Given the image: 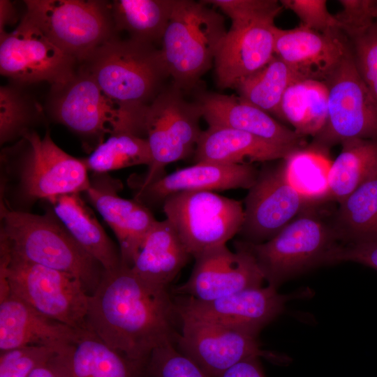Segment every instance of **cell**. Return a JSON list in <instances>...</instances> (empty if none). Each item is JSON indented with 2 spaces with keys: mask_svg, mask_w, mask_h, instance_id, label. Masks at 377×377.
Listing matches in <instances>:
<instances>
[{
  "mask_svg": "<svg viewBox=\"0 0 377 377\" xmlns=\"http://www.w3.org/2000/svg\"><path fill=\"white\" fill-rule=\"evenodd\" d=\"M51 360L61 377H148V360L128 356L87 328L80 329L77 339Z\"/></svg>",
  "mask_w": 377,
  "mask_h": 377,
  "instance_id": "cell-23",
  "label": "cell"
},
{
  "mask_svg": "<svg viewBox=\"0 0 377 377\" xmlns=\"http://www.w3.org/2000/svg\"><path fill=\"white\" fill-rule=\"evenodd\" d=\"M223 15L201 1L175 0L160 48L172 82L193 89L226 35Z\"/></svg>",
  "mask_w": 377,
  "mask_h": 377,
  "instance_id": "cell-5",
  "label": "cell"
},
{
  "mask_svg": "<svg viewBox=\"0 0 377 377\" xmlns=\"http://www.w3.org/2000/svg\"><path fill=\"white\" fill-rule=\"evenodd\" d=\"M191 256L168 219L156 221L131 267L142 280L156 288L168 289Z\"/></svg>",
  "mask_w": 377,
  "mask_h": 377,
  "instance_id": "cell-26",
  "label": "cell"
},
{
  "mask_svg": "<svg viewBox=\"0 0 377 377\" xmlns=\"http://www.w3.org/2000/svg\"><path fill=\"white\" fill-rule=\"evenodd\" d=\"M147 369L148 377H209L172 342L152 350Z\"/></svg>",
  "mask_w": 377,
  "mask_h": 377,
  "instance_id": "cell-37",
  "label": "cell"
},
{
  "mask_svg": "<svg viewBox=\"0 0 377 377\" xmlns=\"http://www.w3.org/2000/svg\"><path fill=\"white\" fill-rule=\"evenodd\" d=\"M325 151L311 145L295 149L282 159L288 184L313 205L330 200L332 161Z\"/></svg>",
  "mask_w": 377,
  "mask_h": 377,
  "instance_id": "cell-32",
  "label": "cell"
},
{
  "mask_svg": "<svg viewBox=\"0 0 377 377\" xmlns=\"http://www.w3.org/2000/svg\"><path fill=\"white\" fill-rule=\"evenodd\" d=\"M24 15L77 64L116 36L110 3L98 0H27Z\"/></svg>",
  "mask_w": 377,
  "mask_h": 377,
  "instance_id": "cell-9",
  "label": "cell"
},
{
  "mask_svg": "<svg viewBox=\"0 0 377 377\" xmlns=\"http://www.w3.org/2000/svg\"><path fill=\"white\" fill-rule=\"evenodd\" d=\"M82 159L89 171L106 174L134 165L149 167L152 156L146 139L128 133H116L110 135L88 157Z\"/></svg>",
  "mask_w": 377,
  "mask_h": 377,
  "instance_id": "cell-34",
  "label": "cell"
},
{
  "mask_svg": "<svg viewBox=\"0 0 377 377\" xmlns=\"http://www.w3.org/2000/svg\"><path fill=\"white\" fill-rule=\"evenodd\" d=\"M295 149H297L279 145L245 131L208 126L200 133L194 151V161L195 163L251 164L283 159Z\"/></svg>",
  "mask_w": 377,
  "mask_h": 377,
  "instance_id": "cell-25",
  "label": "cell"
},
{
  "mask_svg": "<svg viewBox=\"0 0 377 377\" xmlns=\"http://www.w3.org/2000/svg\"><path fill=\"white\" fill-rule=\"evenodd\" d=\"M348 261L377 270V242L339 244L329 254L327 264Z\"/></svg>",
  "mask_w": 377,
  "mask_h": 377,
  "instance_id": "cell-42",
  "label": "cell"
},
{
  "mask_svg": "<svg viewBox=\"0 0 377 377\" xmlns=\"http://www.w3.org/2000/svg\"><path fill=\"white\" fill-rule=\"evenodd\" d=\"M235 251L221 245L196 256L189 279L173 290L200 302H209L262 287L265 277L251 252L239 240Z\"/></svg>",
  "mask_w": 377,
  "mask_h": 377,
  "instance_id": "cell-16",
  "label": "cell"
},
{
  "mask_svg": "<svg viewBox=\"0 0 377 377\" xmlns=\"http://www.w3.org/2000/svg\"><path fill=\"white\" fill-rule=\"evenodd\" d=\"M324 82L328 92L327 121L311 145L328 151L348 140H377V102L357 71L350 47Z\"/></svg>",
  "mask_w": 377,
  "mask_h": 377,
  "instance_id": "cell-12",
  "label": "cell"
},
{
  "mask_svg": "<svg viewBox=\"0 0 377 377\" xmlns=\"http://www.w3.org/2000/svg\"><path fill=\"white\" fill-rule=\"evenodd\" d=\"M304 79L290 66L274 56L263 68L241 79L235 88L240 97L280 119V105L286 89Z\"/></svg>",
  "mask_w": 377,
  "mask_h": 377,
  "instance_id": "cell-33",
  "label": "cell"
},
{
  "mask_svg": "<svg viewBox=\"0 0 377 377\" xmlns=\"http://www.w3.org/2000/svg\"><path fill=\"white\" fill-rule=\"evenodd\" d=\"M16 13L12 3L6 0L0 1V34L5 32V27L15 22Z\"/></svg>",
  "mask_w": 377,
  "mask_h": 377,
  "instance_id": "cell-44",
  "label": "cell"
},
{
  "mask_svg": "<svg viewBox=\"0 0 377 377\" xmlns=\"http://www.w3.org/2000/svg\"><path fill=\"white\" fill-rule=\"evenodd\" d=\"M258 172L250 163H195L165 175L146 186L134 188L136 189L134 200L149 209L162 205L168 197L181 192L249 189Z\"/></svg>",
  "mask_w": 377,
  "mask_h": 377,
  "instance_id": "cell-19",
  "label": "cell"
},
{
  "mask_svg": "<svg viewBox=\"0 0 377 377\" xmlns=\"http://www.w3.org/2000/svg\"><path fill=\"white\" fill-rule=\"evenodd\" d=\"M77 64L24 17L14 31L0 34V73L14 83H64Z\"/></svg>",
  "mask_w": 377,
  "mask_h": 377,
  "instance_id": "cell-13",
  "label": "cell"
},
{
  "mask_svg": "<svg viewBox=\"0 0 377 377\" xmlns=\"http://www.w3.org/2000/svg\"><path fill=\"white\" fill-rule=\"evenodd\" d=\"M1 161V183L13 179L20 211L38 200L84 193L91 185L83 159L58 147L49 131L43 137L34 131L26 133L17 144L2 151Z\"/></svg>",
  "mask_w": 377,
  "mask_h": 377,
  "instance_id": "cell-4",
  "label": "cell"
},
{
  "mask_svg": "<svg viewBox=\"0 0 377 377\" xmlns=\"http://www.w3.org/2000/svg\"><path fill=\"white\" fill-rule=\"evenodd\" d=\"M175 302L168 289L153 286L128 266L105 270L89 295L86 327L110 347L147 360L156 348L175 342Z\"/></svg>",
  "mask_w": 377,
  "mask_h": 377,
  "instance_id": "cell-1",
  "label": "cell"
},
{
  "mask_svg": "<svg viewBox=\"0 0 377 377\" xmlns=\"http://www.w3.org/2000/svg\"><path fill=\"white\" fill-rule=\"evenodd\" d=\"M174 83L165 86L147 108L138 136L148 142L152 161L142 177H133V188L146 186L165 175V167L194 153L202 132L199 104L184 98Z\"/></svg>",
  "mask_w": 377,
  "mask_h": 377,
  "instance_id": "cell-7",
  "label": "cell"
},
{
  "mask_svg": "<svg viewBox=\"0 0 377 377\" xmlns=\"http://www.w3.org/2000/svg\"><path fill=\"white\" fill-rule=\"evenodd\" d=\"M259 357L246 358L225 371L220 377H265Z\"/></svg>",
  "mask_w": 377,
  "mask_h": 377,
  "instance_id": "cell-43",
  "label": "cell"
},
{
  "mask_svg": "<svg viewBox=\"0 0 377 377\" xmlns=\"http://www.w3.org/2000/svg\"><path fill=\"white\" fill-rule=\"evenodd\" d=\"M283 8L290 10L300 19V25L325 34H343L335 15L325 0H281Z\"/></svg>",
  "mask_w": 377,
  "mask_h": 377,
  "instance_id": "cell-40",
  "label": "cell"
},
{
  "mask_svg": "<svg viewBox=\"0 0 377 377\" xmlns=\"http://www.w3.org/2000/svg\"><path fill=\"white\" fill-rule=\"evenodd\" d=\"M357 71L377 102V24L348 38Z\"/></svg>",
  "mask_w": 377,
  "mask_h": 377,
  "instance_id": "cell-36",
  "label": "cell"
},
{
  "mask_svg": "<svg viewBox=\"0 0 377 377\" xmlns=\"http://www.w3.org/2000/svg\"><path fill=\"white\" fill-rule=\"evenodd\" d=\"M349 51L343 34H325L301 25L275 30L274 54L304 79L324 82Z\"/></svg>",
  "mask_w": 377,
  "mask_h": 377,
  "instance_id": "cell-21",
  "label": "cell"
},
{
  "mask_svg": "<svg viewBox=\"0 0 377 377\" xmlns=\"http://www.w3.org/2000/svg\"><path fill=\"white\" fill-rule=\"evenodd\" d=\"M276 28L274 22L231 24L214 61L219 88H235L273 58Z\"/></svg>",
  "mask_w": 377,
  "mask_h": 377,
  "instance_id": "cell-20",
  "label": "cell"
},
{
  "mask_svg": "<svg viewBox=\"0 0 377 377\" xmlns=\"http://www.w3.org/2000/svg\"><path fill=\"white\" fill-rule=\"evenodd\" d=\"M8 293L50 318L75 329L87 328L89 295L78 278L11 256L3 247L0 250V297Z\"/></svg>",
  "mask_w": 377,
  "mask_h": 377,
  "instance_id": "cell-6",
  "label": "cell"
},
{
  "mask_svg": "<svg viewBox=\"0 0 377 377\" xmlns=\"http://www.w3.org/2000/svg\"><path fill=\"white\" fill-rule=\"evenodd\" d=\"M339 2L341 10L335 16L341 32L347 38L375 22V0H340Z\"/></svg>",
  "mask_w": 377,
  "mask_h": 377,
  "instance_id": "cell-41",
  "label": "cell"
},
{
  "mask_svg": "<svg viewBox=\"0 0 377 377\" xmlns=\"http://www.w3.org/2000/svg\"><path fill=\"white\" fill-rule=\"evenodd\" d=\"M206 4L220 8L232 24L274 22L283 6L276 0H203Z\"/></svg>",
  "mask_w": 377,
  "mask_h": 377,
  "instance_id": "cell-38",
  "label": "cell"
},
{
  "mask_svg": "<svg viewBox=\"0 0 377 377\" xmlns=\"http://www.w3.org/2000/svg\"><path fill=\"white\" fill-rule=\"evenodd\" d=\"M84 193L114 232L119 243L121 263L131 267L135 255L156 222L150 209L135 200L118 195L120 181L105 174H94Z\"/></svg>",
  "mask_w": 377,
  "mask_h": 377,
  "instance_id": "cell-18",
  "label": "cell"
},
{
  "mask_svg": "<svg viewBox=\"0 0 377 377\" xmlns=\"http://www.w3.org/2000/svg\"><path fill=\"white\" fill-rule=\"evenodd\" d=\"M47 110L53 120L80 138L89 153L104 142L106 135H134L133 117L108 98L80 67L66 82L52 85Z\"/></svg>",
  "mask_w": 377,
  "mask_h": 377,
  "instance_id": "cell-8",
  "label": "cell"
},
{
  "mask_svg": "<svg viewBox=\"0 0 377 377\" xmlns=\"http://www.w3.org/2000/svg\"><path fill=\"white\" fill-rule=\"evenodd\" d=\"M181 331L178 350L209 377H220L228 369L253 356H266L256 334L194 317L178 314Z\"/></svg>",
  "mask_w": 377,
  "mask_h": 377,
  "instance_id": "cell-15",
  "label": "cell"
},
{
  "mask_svg": "<svg viewBox=\"0 0 377 377\" xmlns=\"http://www.w3.org/2000/svg\"><path fill=\"white\" fill-rule=\"evenodd\" d=\"M81 193L59 195L47 201L75 240L105 270L121 265L119 249L109 238Z\"/></svg>",
  "mask_w": 377,
  "mask_h": 377,
  "instance_id": "cell-27",
  "label": "cell"
},
{
  "mask_svg": "<svg viewBox=\"0 0 377 377\" xmlns=\"http://www.w3.org/2000/svg\"><path fill=\"white\" fill-rule=\"evenodd\" d=\"M57 350L41 346H27L0 352V377H29L38 366Z\"/></svg>",
  "mask_w": 377,
  "mask_h": 377,
  "instance_id": "cell-39",
  "label": "cell"
},
{
  "mask_svg": "<svg viewBox=\"0 0 377 377\" xmlns=\"http://www.w3.org/2000/svg\"><path fill=\"white\" fill-rule=\"evenodd\" d=\"M80 68L108 98L133 117L137 136L147 108L170 77L160 48L118 37L98 47Z\"/></svg>",
  "mask_w": 377,
  "mask_h": 377,
  "instance_id": "cell-2",
  "label": "cell"
},
{
  "mask_svg": "<svg viewBox=\"0 0 377 377\" xmlns=\"http://www.w3.org/2000/svg\"><path fill=\"white\" fill-rule=\"evenodd\" d=\"M175 0H116L110 3L116 32L155 45L162 40Z\"/></svg>",
  "mask_w": 377,
  "mask_h": 377,
  "instance_id": "cell-31",
  "label": "cell"
},
{
  "mask_svg": "<svg viewBox=\"0 0 377 377\" xmlns=\"http://www.w3.org/2000/svg\"><path fill=\"white\" fill-rule=\"evenodd\" d=\"M195 101L199 104L202 117L209 126L245 131L295 149L306 147L304 137L239 96L203 91L197 94Z\"/></svg>",
  "mask_w": 377,
  "mask_h": 377,
  "instance_id": "cell-22",
  "label": "cell"
},
{
  "mask_svg": "<svg viewBox=\"0 0 377 377\" xmlns=\"http://www.w3.org/2000/svg\"><path fill=\"white\" fill-rule=\"evenodd\" d=\"M341 145L329 175L330 200L339 203L377 176V140L352 139Z\"/></svg>",
  "mask_w": 377,
  "mask_h": 377,
  "instance_id": "cell-28",
  "label": "cell"
},
{
  "mask_svg": "<svg viewBox=\"0 0 377 377\" xmlns=\"http://www.w3.org/2000/svg\"><path fill=\"white\" fill-rule=\"evenodd\" d=\"M239 241L255 258L265 280L276 288L293 276L326 264L330 253L340 244L332 224L306 211L265 242Z\"/></svg>",
  "mask_w": 377,
  "mask_h": 377,
  "instance_id": "cell-10",
  "label": "cell"
},
{
  "mask_svg": "<svg viewBox=\"0 0 377 377\" xmlns=\"http://www.w3.org/2000/svg\"><path fill=\"white\" fill-rule=\"evenodd\" d=\"M51 358L36 367L30 374L29 377H61Z\"/></svg>",
  "mask_w": 377,
  "mask_h": 377,
  "instance_id": "cell-45",
  "label": "cell"
},
{
  "mask_svg": "<svg viewBox=\"0 0 377 377\" xmlns=\"http://www.w3.org/2000/svg\"><path fill=\"white\" fill-rule=\"evenodd\" d=\"M13 82L0 87V143L11 142L30 131L41 121V106Z\"/></svg>",
  "mask_w": 377,
  "mask_h": 377,
  "instance_id": "cell-35",
  "label": "cell"
},
{
  "mask_svg": "<svg viewBox=\"0 0 377 377\" xmlns=\"http://www.w3.org/2000/svg\"><path fill=\"white\" fill-rule=\"evenodd\" d=\"M328 92L323 81L301 79L285 91L280 105V119L291 124L299 135L316 136L327 117Z\"/></svg>",
  "mask_w": 377,
  "mask_h": 377,
  "instance_id": "cell-29",
  "label": "cell"
},
{
  "mask_svg": "<svg viewBox=\"0 0 377 377\" xmlns=\"http://www.w3.org/2000/svg\"><path fill=\"white\" fill-rule=\"evenodd\" d=\"M80 330L41 314L11 293L0 300V352L27 346L59 351L77 339Z\"/></svg>",
  "mask_w": 377,
  "mask_h": 377,
  "instance_id": "cell-24",
  "label": "cell"
},
{
  "mask_svg": "<svg viewBox=\"0 0 377 377\" xmlns=\"http://www.w3.org/2000/svg\"><path fill=\"white\" fill-rule=\"evenodd\" d=\"M162 207L166 219L193 258L226 244L238 235L244 221L241 201L214 191L175 193L165 200Z\"/></svg>",
  "mask_w": 377,
  "mask_h": 377,
  "instance_id": "cell-11",
  "label": "cell"
},
{
  "mask_svg": "<svg viewBox=\"0 0 377 377\" xmlns=\"http://www.w3.org/2000/svg\"><path fill=\"white\" fill-rule=\"evenodd\" d=\"M332 226L342 244L377 242V176L339 203Z\"/></svg>",
  "mask_w": 377,
  "mask_h": 377,
  "instance_id": "cell-30",
  "label": "cell"
},
{
  "mask_svg": "<svg viewBox=\"0 0 377 377\" xmlns=\"http://www.w3.org/2000/svg\"><path fill=\"white\" fill-rule=\"evenodd\" d=\"M289 296L268 285L244 290L209 302L181 297L175 303L177 314L212 321L258 335L282 313Z\"/></svg>",
  "mask_w": 377,
  "mask_h": 377,
  "instance_id": "cell-17",
  "label": "cell"
},
{
  "mask_svg": "<svg viewBox=\"0 0 377 377\" xmlns=\"http://www.w3.org/2000/svg\"><path fill=\"white\" fill-rule=\"evenodd\" d=\"M313 205L288 184L282 161L276 166H265L245 198L238 235L244 242H265Z\"/></svg>",
  "mask_w": 377,
  "mask_h": 377,
  "instance_id": "cell-14",
  "label": "cell"
},
{
  "mask_svg": "<svg viewBox=\"0 0 377 377\" xmlns=\"http://www.w3.org/2000/svg\"><path fill=\"white\" fill-rule=\"evenodd\" d=\"M0 246L11 256L69 273L87 293L97 288L105 269L72 237L54 213L44 214L8 209L1 205Z\"/></svg>",
  "mask_w": 377,
  "mask_h": 377,
  "instance_id": "cell-3",
  "label": "cell"
},
{
  "mask_svg": "<svg viewBox=\"0 0 377 377\" xmlns=\"http://www.w3.org/2000/svg\"><path fill=\"white\" fill-rule=\"evenodd\" d=\"M374 15L375 22L377 24V0H375Z\"/></svg>",
  "mask_w": 377,
  "mask_h": 377,
  "instance_id": "cell-46",
  "label": "cell"
}]
</instances>
